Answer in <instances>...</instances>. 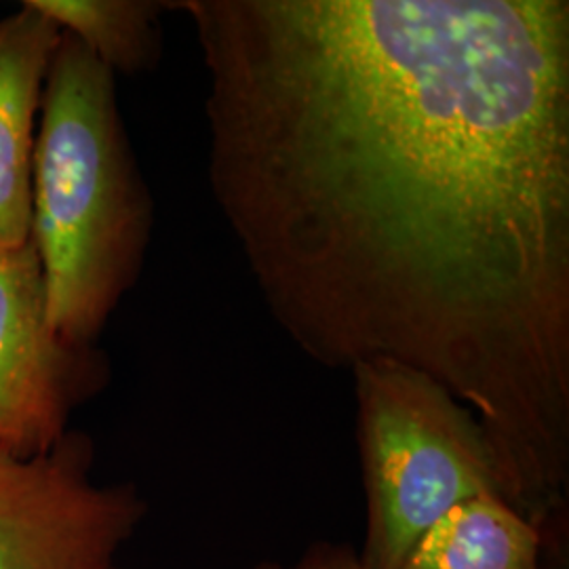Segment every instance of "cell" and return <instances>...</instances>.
<instances>
[{"mask_svg": "<svg viewBox=\"0 0 569 569\" xmlns=\"http://www.w3.org/2000/svg\"><path fill=\"white\" fill-rule=\"evenodd\" d=\"M207 176L319 366L467 406L502 498L569 542L568 0H180Z\"/></svg>", "mask_w": 569, "mask_h": 569, "instance_id": "obj_1", "label": "cell"}, {"mask_svg": "<svg viewBox=\"0 0 569 569\" xmlns=\"http://www.w3.org/2000/svg\"><path fill=\"white\" fill-rule=\"evenodd\" d=\"M152 218L114 74L61 32L42 89L30 213L49 321L61 338L96 346L140 279Z\"/></svg>", "mask_w": 569, "mask_h": 569, "instance_id": "obj_2", "label": "cell"}, {"mask_svg": "<svg viewBox=\"0 0 569 569\" xmlns=\"http://www.w3.org/2000/svg\"><path fill=\"white\" fill-rule=\"evenodd\" d=\"M350 373L367 500L359 555L367 569H403L420 538L453 507L502 498L496 460L472 411L425 373L392 361H369Z\"/></svg>", "mask_w": 569, "mask_h": 569, "instance_id": "obj_3", "label": "cell"}, {"mask_svg": "<svg viewBox=\"0 0 569 569\" xmlns=\"http://www.w3.org/2000/svg\"><path fill=\"white\" fill-rule=\"evenodd\" d=\"M93 443L68 432L49 453L0 451V569H121L146 515L133 486H98Z\"/></svg>", "mask_w": 569, "mask_h": 569, "instance_id": "obj_4", "label": "cell"}, {"mask_svg": "<svg viewBox=\"0 0 569 569\" xmlns=\"http://www.w3.org/2000/svg\"><path fill=\"white\" fill-rule=\"evenodd\" d=\"M106 378L96 346L72 345L51 326L34 244L0 249V451L49 453Z\"/></svg>", "mask_w": 569, "mask_h": 569, "instance_id": "obj_5", "label": "cell"}, {"mask_svg": "<svg viewBox=\"0 0 569 569\" xmlns=\"http://www.w3.org/2000/svg\"><path fill=\"white\" fill-rule=\"evenodd\" d=\"M60 37L28 0L0 20V249L30 241L42 89Z\"/></svg>", "mask_w": 569, "mask_h": 569, "instance_id": "obj_6", "label": "cell"}, {"mask_svg": "<svg viewBox=\"0 0 569 569\" xmlns=\"http://www.w3.org/2000/svg\"><path fill=\"white\" fill-rule=\"evenodd\" d=\"M403 569H547L545 542L509 502L481 496L428 529Z\"/></svg>", "mask_w": 569, "mask_h": 569, "instance_id": "obj_7", "label": "cell"}, {"mask_svg": "<svg viewBox=\"0 0 569 569\" xmlns=\"http://www.w3.org/2000/svg\"><path fill=\"white\" fill-rule=\"evenodd\" d=\"M63 34L81 42L117 74H138L159 60L164 2L150 0H28Z\"/></svg>", "mask_w": 569, "mask_h": 569, "instance_id": "obj_8", "label": "cell"}, {"mask_svg": "<svg viewBox=\"0 0 569 569\" xmlns=\"http://www.w3.org/2000/svg\"><path fill=\"white\" fill-rule=\"evenodd\" d=\"M251 569H367L359 550L346 542L319 540L302 550V555L289 563L260 561Z\"/></svg>", "mask_w": 569, "mask_h": 569, "instance_id": "obj_9", "label": "cell"}]
</instances>
